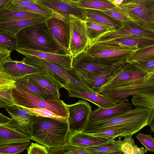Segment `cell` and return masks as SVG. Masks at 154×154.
<instances>
[{"mask_svg": "<svg viewBox=\"0 0 154 154\" xmlns=\"http://www.w3.org/2000/svg\"><path fill=\"white\" fill-rule=\"evenodd\" d=\"M15 36L18 42L17 48L60 55L69 54L55 39L45 20L24 28Z\"/></svg>", "mask_w": 154, "mask_h": 154, "instance_id": "cell-1", "label": "cell"}, {"mask_svg": "<svg viewBox=\"0 0 154 154\" xmlns=\"http://www.w3.org/2000/svg\"><path fill=\"white\" fill-rule=\"evenodd\" d=\"M151 111L142 107L135 108L116 117L105 120L88 122L82 132L91 134L109 128H120L133 135L148 125Z\"/></svg>", "mask_w": 154, "mask_h": 154, "instance_id": "cell-2", "label": "cell"}, {"mask_svg": "<svg viewBox=\"0 0 154 154\" xmlns=\"http://www.w3.org/2000/svg\"><path fill=\"white\" fill-rule=\"evenodd\" d=\"M67 122L38 116L33 125L31 140L48 149L67 145Z\"/></svg>", "mask_w": 154, "mask_h": 154, "instance_id": "cell-3", "label": "cell"}, {"mask_svg": "<svg viewBox=\"0 0 154 154\" xmlns=\"http://www.w3.org/2000/svg\"><path fill=\"white\" fill-rule=\"evenodd\" d=\"M22 61L27 64L42 68L67 90L72 89L96 92L87 85L73 68L67 69L58 64L31 55L25 56Z\"/></svg>", "mask_w": 154, "mask_h": 154, "instance_id": "cell-4", "label": "cell"}, {"mask_svg": "<svg viewBox=\"0 0 154 154\" xmlns=\"http://www.w3.org/2000/svg\"><path fill=\"white\" fill-rule=\"evenodd\" d=\"M154 89V73L125 82L103 86L96 92L108 97L116 103L128 101V97Z\"/></svg>", "mask_w": 154, "mask_h": 154, "instance_id": "cell-5", "label": "cell"}, {"mask_svg": "<svg viewBox=\"0 0 154 154\" xmlns=\"http://www.w3.org/2000/svg\"><path fill=\"white\" fill-rule=\"evenodd\" d=\"M15 103L29 108H42L49 110L56 114L67 119L68 112L66 104L60 99L47 100L16 87L12 89Z\"/></svg>", "mask_w": 154, "mask_h": 154, "instance_id": "cell-6", "label": "cell"}, {"mask_svg": "<svg viewBox=\"0 0 154 154\" xmlns=\"http://www.w3.org/2000/svg\"><path fill=\"white\" fill-rule=\"evenodd\" d=\"M136 50L109 41L99 42L91 45L85 52L92 57L107 61L122 62L125 61Z\"/></svg>", "mask_w": 154, "mask_h": 154, "instance_id": "cell-7", "label": "cell"}, {"mask_svg": "<svg viewBox=\"0 0 154 154\" xmlns=\"http://www.w3.org/2000/svg\"><path fill=\"white\" fill-rule=\"evenodd\" d=\"M119 6L131 20L145 27L154 29V0H124Z\"/></svg>", "mask_w": 154, "mask_h": 154, "instance_id": "cell-8", "label": "cell"}, {"mask_svg": "<svg viewBox=\"0 0 154 154\" xmlns=\"http://www.w3.org/2000/svg\"><path fill=\"white\" fill-rule=\"evenodd\" d=\"M69 21L70 32L69 52L73 59L85 51L90 45L91 40L85 21L70 15Z\"/></svg>", "mask_w": 154, "mask_h": 154, "instance_id": "cell-9", "label": "cell"}, {"mask_svg": "<svg viewBox=\"0 0 154 154\" xmlns=\"http://www.w3.org/2000/svg\"><path fill=\"white\" fill-rule=\"evenodd\" d=\"M126 63L125 61H107L88 55L85 52L73 59V68L82 78L116 67Z\"/></svg>", "mask_w": 154, "mask_h": 154, "instance_id": "cell-10", "label": "cell"}, {"mask_svg": "<svg viewBox=\"0 0 154 154\" xmlns=\"http://www.w3.org/2000/svg\"><path fill=\"white\" fill-rule=\"evenodd\" d=\"M121 24L119 29L101 35L92 40L91 45L131 35L143 36L154 38V29L145 27L132 20L122 22Z\"/></svg>", "mask_w": 154, "mask_h": 154, "instance_id": "cell-11", "label": "cell"}, {"mask_svg": "<svg viewBox=\"0 0 154 154\" xmlns=\"http://www.w3.org/2000/svg\"><path fill=\"white\" fill-rule=\"evenodd\" d=\"M66 106L68 112L69 133L82 131L92 112L91 106L85 100H80L73 104H66Z\"/></svg>", "mask_w": 154, "mask_h": 154, "instance_id": "cell-12", "label": "cell"}, {"mask_svg": "<svg viewBox=\"0 0 154 154\" xmlns=\"http://www.w3.org/2000/svg\"><path fill=\"white\" fill-rule=\"evenodd\" d=\"M11 116V120L5 125L30 136L33 125L38 117L29 114L23 107L14 104L5 108Z\"/></svg>", "mask_w": 154, "mask_h": 154, "instance_id": "cell-13", "label": "cell"}, {"mask_svg": "<svg viewBox=\"0 0 154 154\" xmlns=\"http://www.w3.org/2000/svg\"><path fill=\"white\" fill-rule=\"evenodd\" d=\"M37 2L53 13L68 19L72 15L85 21V10L80 7L78 0H37Z\"/></svg>", "mask_w": 154, "mask_h": 154, "instance_id": "cell-14", "label": "cell"}, {"mask_svg": "<svg viewBox=\"0 0 154 154\" xmlns=\"http://www.w3.org/2000/svg\"><path fill=\"white\" fill-rule=\"evenodd\" d=\"M53 14L52 16L45 20L48 27L57 42L69 53L70 32L69 19L58 14Z\"/></svg>", "mask_w": 154, "mask_h": 154, "instance_id": "cell-15", "label": "cell"}, {"mask_svg": "<svg viewBox=\"0 0 154 154\" xmlns=\"http://www.w3.org/2000/svg\"><path fill=\"white\" fill-rule=\"evenodd\" d=\"M0 71L15 81L30 75L46 72L42 68L27 64L22 60H13L10 56L0 63Z\"/></svg>", "mask_w": 154, "mask_h": 154, "instance_id": "cell-16", "label": "cell"}, {"mask_svg": "<svg viewBox=\"0 0 154 154\" xmlns=\"http://www.w3.org/2000/svg\"><path fill=\"white\" fill-rule=\"evenodd\" d=\"M131 109L132 104L127 102L116 103L115 106L107 108L99 107L92 111L88 121L95 122L108 120L121 115Z\"/></svg>", "mask_w": 154, "mask_h": 154, "instance_id": "cell-17", "label": "cell"}, {"mask_svg": "<svg viewBox=\"0 0 154 154\" xmlns=\"http://www.w3.org/2000/svg\"><path fill=\"white\" fill-rule=\"evenodd\" d=\"M16 50L25 56H34L58 64L67 69L73 68V58L69 54L60 55L19 48Z\"/></svg>", "mask_w": 154, "mask_h": 154, "instance_id": "cell-18", "label": "cell"}, {"mask_svg": "<svg viewBox=\"0 0 154 154\" xmlns=\"http://www.w3.org/2000/svg\"><path fill=\"white\" fill-rule=\"evenodd\" d=\"M109 140L81 131L69 133L67 142L70 146L86 149L106 143Z\"/></svg>", "mask_w": 154, "mask_h": 154, "instance_id": "cell-19", "label": "cell"}, {"mask_svg": "<svg viewBox=\"0 0 154 154\" xmlns=\"http://www.w3.org/2000/svg\"><path fill=\"white\" fill-rule=\"evenodd\" d=\"M67 91L69 97L79 98L87 100L101 108L110 107L116 104L110 98L97 92H92L72 89H69Z\"/></svg>", "mask_w": 154, "mask_h": 154, "instance_id": "cell-20", "label": "cell"}, {"mask_svg": "<svg viewBox=\"0 0 154 154\" xmlns=\"http://www.w3.org/2000/svg\"><path fill=\"white\" fill-rule=\"evenodd\" d=\"M125 63L82 78L89 88L96 92L116 75Z\"/></svg>", "mask_w": 154, "mask_h": 154, "instance_id": "cell-21", "label": "cell"}, {"mask_svg": "<svg viewBox=\"0 0 154 154\" xmlns=\"http://www.w3.org/2000/svg\"><path fill=\"white\" fill-rule=\"evenodd\" d=\"M148 74L134 65L126 63L116 75L103 86L123 83L131 79L144 77Z\"/></svg>", "mask_w": 154, "mask_h": 154, "instance_id": "cell-22", "label": "cell"}, {"mask_svg": "<svg viewBox=\"0 0 154 154\" xmlns=\"http://www.w3.org/2000/svg\"><path fill=\"white\" fill-rule=\"evenodd\" d=\"M31 137L5 125L0 124V146L30 142Z\"/></svg>", "mask_w": 154, "mask_h": 154, "instance_id": "cell-23", "label": "cell"}, {"mask_svg": "<svg viewBox=\"0 0 154 154\" xmlns=\"http://www.w3.org/2000/svg\"><path fill=\"white\" fill-rule=\"evenodd\" d=\"M131 100L136 107L146 108L151 111L148 125L150 131L154 132V89L143 93H137L133 96Z\"/></svg>", "mask_w": 154, "mask_h": 154, "instance_id": "cell-24", "label": "cell"}, {"mask_svg": "<svg viewBox=\"0 0 154 154\" xmlns=\"http://www.w3.org/2000/svg\"><path fill=\"white\" fill-rule=\"evenodd\" d=\"M24 78L42 87L60 98L59 90L62 86L46 72L30 75Z\"/></svg>", "mask_w": 154, "mask_h": 154, "instance_id": "cell-25", "label": "cell"}, {"mask_svg": "<svg viewBox=\"0 0 154 154\" xmlns=\"http://www.w3.org/2000/svg\"><path fill=\"white\" fill-rule=\"evenodd\" d=\"M16 87L47 100L60 98L42 87L32 83L24 78L16 80Z\"/></svg>", "mask_w": 154, "mask_h": 154, "instance_id": "cell-26", "label": "cell"}, {"mask_svg": "<svg viewBox=\"0 0 154 154\" xmlns=\"http://www.w3.org/2000/svg\"><path fill=\"white\" fill-rule=\"evenodd\" d=\"M110 41L121 45L136 50L154 45V38L143 36L131 35Z\"/></svg>", "mask_w": 154, "mask_h": 154, "instance_id": "cell-27", "label": "cell"}, {"mask_svg": "<svg viewBox=\"0 0 154 154\" xmlns=\"http://www.w3.org/2000/svg\"><path fill=\"white\" fill-rule=\"evenodd\" d=\"M46 19H33L0 21V31L14 35L21 30L45 20Z\"/></svg>", "mask_w": 154, "mask_h": 154, "instance_id": "cell-28", "label": "cell"}, {"mask_svg": "<svg viewBox=\"0 0 154 154\" xmlns=\"http://www.w3.org/2000/svg\"><path fill=\"white\" fill-rule=\"evenodd\" d=\"M85 22L100 23L116 28L117 29L122 25L121 22L114 19L98 10L85 9Z\"/></svg>", "mask_w": 154, "mask_h": 154, "instance_id": "cell-29", "label": "cell"}, {"mask_svg": "<svg viewBox=\"0 0 154 154\" xmlns=\"http://www.w3.org/2000/svg\"><path fill=\"white\" fill-rule=\"evenodd\" d=\"M46 19L40 14L21 11L6 9L0 13V21Z\"/></svg>", "mask_w": 154, "mask_h": 154, "instance_id": "cell-30", "label": "cell"}, {"mask_svg": "<svg viewBox=\"0 0 154 154\" xmlns=\"http://www.w3.org/2000/svg\"><path fill=\"white\" fill-rule=\"evenodd\" d=\"M132 135H129L124 137L123 140L120 137L119 151L123 154H144L147 150L143 147H138L135 143Z\"/></svg>", "mask_w": 154, "mask_h": 154, "instance_id": "cell-31", "label": "cell"}, {"mask_svg": "<svg viewBox=\"0 0 154 154\" xmlns=\"http://www.w3.org/2000/svg\"><path fill=\"white\" fill-rule=\"evenodd\" d=\"M154 60V45L135 51L125 60L126 63L132 64L139 62Z\"/></svg>", "mask_w": 154, "mask_h": 154, "instance_id": "cell-32", "label": "cell"}, {"mask_svg": "<svg viewBox=\"0 0 154 154\" xmlns=\"http://www.w3.org/2000/svg\"><path fill=\"white\" fill-rule=\"evenodd\" d=\"M80 7L84 9L105 10L116 7L109 0H78Z\"/></svg>", "mask_w": 154, "mask_h": 154, "instance_id": "cell-33", "label": "cell"}, {"mask_svg": "<svg viewBox=\"0 0 154 154\" xmlns=\"http://www.w3.org/2000/svg\"><path fill=\"white\" fill-rule=\"evenodd\" d=\"M120 137L117 140H109L106 143L86 149L94 154H109L120 152L119 150Z\"/></svg>", "mask_w": 154, "mask_h": 154, "instance_id": "cell-34", "label": "cell"}, {"mask_svg": "<svg viewBox=\"0 0 154 154\" xmlns=\"http://www.w3.org/2000/svg\"><path fill=\"white\" fill-rule=\"evenodd\" d=\"M85 22L91 42L101 35L116 29L114 27L100 23L91 22Z\"/></svg>", "mask_w": 154, "mask_h": 154, "instance_id": "cell-35", "label": "cell"}, {"mask_svg": "<svg viewBox=\"0 0 154 154\" xmlns=\"http://www.w3.org/2000/svg\"><path fill=\"white\" fill-rule=\"evenodd\" d=\"M8 10L21 11L36 13L41 15L47 19L52 16L53 14L52 11L38 3L37 0L36 2L27 6Z\"/></svg>", "mask_w": 154, "mask_h": 154, "instance_id": "cell-36", "label": "cell"}, {"mask_svg": "<svg viewBox=\"0 0 154 154\" xmlns=\"http://www.w3.org/2000/svg\"><path fill=\"white\" fill-rule=\"evenodd\" d=\"M90 134L108 140H114L116 137H124L128 135L127 133L122 129L116 128H107Z\"/></svg>", "mask_w": 154, "mask_h": 154, "instance_id": "cell-37", "label": "cell"}, {"mask_svg": "<svg viewBox=\"0 0 154 154\" xmlns=\"http://www.w3.org/2000/svg\"><path fill=\"white\" fill-rule=\"evenodd\" d=\"M30 114L37 117L40 116L67 122V119L59 116L48 109L42 108H29L23 107Z\"/></svg>", "mask_w": 154, "mask_h": 154, "instance_id": "cell-38", "label": "cell"}, {"mask_svg": "<svg viewBox=\"0 0 154 154\" xmlns=\"http://www.w3.org/2000/svg\"><path fill=\"white\" fill-rule=\"evenodd\" d=\"M17 39L15 35L0 31V46L8 49L12 51L18 48Z\"/></svg>", "mask_w": 154, "mask_h": 154, "instance_id": "cell-39", "label": "cell"}, {"mask_svg": "<svg viewBox=\"0 0 154 154\" xmlns=\"http://www.w3.org/2000/svg\"><path fill=\"white\" fill-rule=\"evenodd\" d=\"M106 15L122 22L131 20L127 14L119 6L105 10L99 11Z\"/></svg>", "mask_w": 154, "mask_h": 154, "instance_id": "cell-40", "label": "cell"}, {"mask_svg": "<svg viewBox=\"0 0 154 154\" xmlns=\"http://www.w3.org/2000/svg\"><path fill=\"white\" fill-rule=\"evenodd\" d=\"M31 143L30 142L0 146V152L19 154L23 152Z\"/></svg>", "mask_w": 154, "mask_h": 154, "instance_id": "cell-41", "label": "cell"}, {"mask_svg": "<svg viewBox=\"0 0 154 154\" xmlns=\"http://www.w3.org/2000/svg\"><path fill=\"white\" fill-rule=\"evenodd\" d=\"M12 89L0 90V107H6L15 104L11 93Z\"/></svg>", "mask_w": 154, "mask_h": 154, "instance_id": "cell-42", "label": "cell"}, {"mask_svg": "<svg viewBox=\"0 0 154 154\" xmlns=\"http://www.w3.org/2000/svg\"><path fill=\"white\" fill-rule=\"evenodd\" d=\"M136 137L148 151L154 152V138L150 135L140 133Z\"/></svg>", "mask_w": 154, "mask_h": 154, "instance_id": "cell-43", "label": "cell"}, {"mask_svg": "<svg viewBox=\"0 0 154 154\" xmlns=\"http://www.w3.org/2000/svg\"><path fill=\"white\" fill-rule=\"evenodd\" d=\"M16 81L0 71V90L11 89L16 87Z\"/></svg>", "mask_w": 154, "mask_h": 154, "instance_id": "cell-44", "label": "cell"}, {"mask_svg": "<svg viewBox=\"0 0 154 154\" xmlns=\"http://www.w3.org/2000/svg\"><path fill=\"white\" fill-rule=\"evenodd\" d=\"M27 154H50L46 147L37 143H32L27 149Z\"/></svg>", "mask_w": 154, "mask_h": 154, "instance_id": "cell-45", "label": "cell"}, {"mask_svg": "<svg viewBox=\"0 0 154 154\" xmlns=\"http://www.w3.org/2000/svg\"><path fill=\"white\" fill-rule=\"evenodd\" d=\"M134 65L149 74L154 73V60L140 61Z\"/></svg>", "mask_w": 154, "mask_h": 154, "instance_id": "cell-46", "label": "cell"}, {"mask_svg": "<svg viewBox=\"0 0 154 154\" xmlns=\"http://www.w3.org/2000/svg\"><path fill=\"white\" fill-rule=\"evenodd\" d=\"M36 1V0H12L6 9H11L15 8L27 6Z\"/></svg>", "mask_w": 154, "mask_h": 154, "instance_id": "cell-47", "label": "cell"}, {"mask_svg": "<svg viewBox=\"0 0 154 154\" xmlns=\"http://www.w3.org/2000/svg\"><path fill=\"white\" fill-rule=\"evenodd\" d=\"M11 52L8 49L0 46V63L10 57Z\"/></svg>", "mask_w": 154, "mask_h": 154, "instance_id": "cell-48", "label": "cell"}, {"mask_svg": "<svg viewBox=\"0 0 154 154\" xmlns=\"http://www.w3.org/2000/svg\"><path fill=\"white\" fill-rule=\"evenodd\" d=\"M12 0H0V13L4 11L11 3Z\"/></svg>", "mask_w": 154, "mask_h": 154, "instance_id": "cell-49", "label": "cell"}, {"mask_svg": "<svg viewBox=\"0 0 154 154\" xmlns=\"http://www.w3.org/2000/svg\"><path fill=\"white\" fill-rule=\"evenodd\" d=\"M11 119V118L6 117L1 113H0V124H6Z\"/></svg>", "mask_w": 154, "mask_h": 154, "instance_id": "cell-50", "label": "cell"}, {"mask_svg": "<svg viewBox=\"0 0 154 154\" xmlns=\"http://www.w3.org/2000/svg\"><path fill=\"white\" fill-rule=\"evenodd\" d=\"M115 6L120 5L124 1V0H109Z\"/></svg>", "mask_w": 154, "mask_h": 154, "instance_id": "cell-51", "label": "cell"}, {"mask_svg": "<svg viewBox=\"0 0 154 154\" xmlns=\"http://www.w3.org/2000/svg\"><path fill=\"white\" fill-rule=\"evenodd\" d=\"M109 154H123V153L121 152H113Z\"/></svg>", "mask_w": 154, "mask_h": 154, "instance_id": "cell-52", "label": "cell"}, {"mask_svg": "<svg viewBox=\"0 0 154 154\" xmlns=\"http://www.w3.org/2000/svg\"><path fill=\"white\" fill-rule=\"evenodd\" d=\"M0 154H12L9 153H5L0 152Z\"/></svg>", "mask_w": 154, "mask_h": 154, "instance_id": "cell-53", "label": "cell"}, {"mask_svg": "<svg viewBox=\"0 0 154 154\" xmlns=\"http://www.w3.org/2000/svg\"><path fill=\"white\" fill-rule=\"evenodd\" d=\"M153 27H154V20H153Z\"/></svg>", "mask_w": 154, "mask_h": 154, "instance_id": "cell-54", "label": "cell"}, {"mask_svg": "<svg viewBox=\"0 0 154 154\" xmlns=\"http://www.w3.org/2000/svg\"><path fill=\"white\" fill-rule=\"evenodd\" d=\"M50 154H51V153H50Z\"/></svg>", "mask_w": 154, "mask_h": 154, "instance_id": "cell-55", "label": "cell"}]
</instances>
